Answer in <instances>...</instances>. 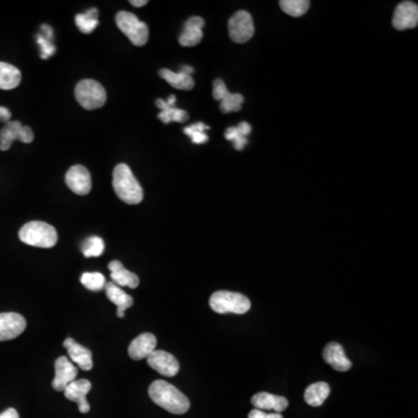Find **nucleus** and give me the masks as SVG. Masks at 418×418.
<instances>
[{
    "label": "nucleus",
    "mask_w": 418,
    "mask_h": 418,
    "mask_svg": "<svg viewBox=\"0 0 418 418\" xmlns=\"http://www.w3.org/2000/svg\"><path fill=\"white\" fill-rule=\"evenodd\" d=\"M251 125L247 122H240L238 127H230L226 130L224 137L228 141L234 143V148L238 152L243 150L244 147L247 145V136L250 135Z\"/></svg>",
    "instance_id": "26"
},
{
    "label": "nucleus",
    "mask_w": 418,
    "mask_h": 418,
    "mask_svg": "<svg viewBox=\"0 0 418 418\" xmlns=\"http://www.w3.org/2000/svg\"><path fill=\"white\" fill-rule=\"evenodd\" d=\"M180 73L188 75V76H192V73H195V69L192 66H181Z\"/></svg>",
    "instance_id": "37"
},
{
    "label": "nucleus",
    "mask_w": 418,
    "mask_h": 418,
    "mask_svg": "<svg viewBox=\"0 0 418 418\" xmlns=\"http://www.w3.org/2000/svg\"><path fill=\"white\" fill-rule=\"evenodd\" d=\"M82 251L85 257H100L105 251V242L98 236H91L82 242Z\"/></svg>",
    "instance_id": "30"
},
{
    "label": "nucleus",
    "mask_w": 418,
    "mask_h": 418,
    "mask_svg": "<svg viewBox=\"0 0 418 418\" xmlns=\"http://www.w3.org/2000/svg\"><path fill=\"white\" fill-rule=\"evenodd\" d=\"M159 76L175 89L190 91L195 87V80L192 76L183 73H172L171 70L161 69L159 71Z\"/></svg>",
    "instance_id": "27"
},
{
    "label": "nucleus",
    "mask_w": 418,
    "mask_h": 418,
    "mask_svg": "<svg viewBox=\"0 0 418 418\" xmlns=\"http://www.w3.org/2000/svg\"><path fill=\"white\" fill-rule=\"evenodd\" d=\"M19 238L21 242L30 247L49 249L55 247L59 235L53 226L41 221H32L21 228Z\"/></svg>",
    "instance_id": "3"
},
{
    "label": "nucleus",
    "mask_w": 418,
    "mask_h": 418,
    "mask_svg": "<svg viewBox=\"0 0 418 418\" xmlns=\"http://www.w3.org/2000/svg\"><path fill=\"white\" fill-rule=\"evenodd\" d=\"M204 20L200 17H192L185 23L184 30L179 37V43L183 47H195L202 40V28Z\"/></svg>",
    "instance_id": "19"
},
{
    "label": "nucleus",
    "mask_w": 418,
    "mask_h": 418,
    "mask_svg": "<svg viewBox=\"0 0 418 418\" xmlns=\"http://www.w3.org/2000/svg\"><path fill=\"white\" fill-rule=\"evenodd\" d=\"M157 338L150 333H141L140 336L133 339L128 348L129 357L134 360H142L148 358L156 350Z\"/></svg>",
    "instance_id": "17"
},
{
    "label": "nucleus",
    "mask_w": 418,
    "mask_h": 418,
    "mask_svg": "<svg viewBox=\"0 0 418 418\" xmlns=\"http://www.w3.org/2000/svg\"><path fill=\"white\" fill-rule=\"evenodd\" d=\"M109 270L111 271V278L112 283H116V286L129 287L132 290H135L140 285V279L135 273L127 270L121 262L119 260H113L109 264Z\"/></svg>",
    "instance_id": "20"
},
{
    "label": "nucleus",
    "mask_w": 418,
    "mask_h": 418,
    "mask_svg": "<svg viewBox=\"0 0 418 418\" xmlns=\"http://www.w3.org/2000/svg\"><path fill=\"white\" fill-rule=\"evenodd\" d=\"M252 405L258 410H273L274 412L281 414L288 407V401L283 396L273 395L270 393H258L252 398Z\"/></svg>",
    "instance_id": "21"
},
{
    "label": "nucleus",
    "mask_w": 418,
    "mask_h": 418,
    "mask_svg": "<svg viewBox=\"0 0 418 418\" xmlns=\"http://www.w3.org/2000/svg\"><path fill=\"white\" fill-rule=\"evenodd\" d=\"M330 394V386L326 382H316L308 386L305 392V401L312 407H319Z\"/></svg>",
    "instance_id": "25"
},
{
    "label": "nucleus",
    "mask_w": 418,
    "mask_h": 418,
    "mask_svg": "<svg viewBox=\"0 0 418 418\" xmlns=\"http://www.w3.org/2000/svg\"><path fill=\"white\" fill-rule=\"evenodd\" d=\"M280 8L290 17H302L309 10L310 1L308 0H281Z\"/></svg>",
    "instance_id": "29"
},
{
    "label": "nucleus",
    "mask_w": 418,
    "mask_h": 418,
    "mask_svg": "<svg viewBox=\"0 0 418 418\" xmlns=\"http://www.w3.org/2000/svg\"><path fill=\"white\" fill-rule=\"evenodd\" d=\"M33 140L34 133L30 127L21 125L20 121H8L0 130V150L6 152L14 141L30 143Z\"/></svg>",
    "instance_id": "8"
},
{
    "label": "nucleus",
    "mask_w": 418,
    "mask_h": 418,
    "mask_svg": "<svg viewBox=\"0 0 418 418\" xmlns=\"http://www.w3.org/2000/svg\"><path fill=\"white\" fill-rule=\"evenodd\" d=\"M91 388H92V383L89 380H86V379L75 380L64 389V396L70 401L76 402L80 412L86 414L90 412V405L86 400V396L89 394Z\"/></svg>",
    "instance_id": "15"
},
{
    "label": "nucleus",
    "mask_w": 418,
    "mask_h": 418,
    "mask_svg": "<svg viewBox=\"0 0 418 418\" xmlns=\"http://www.w3.org/2000/svg\"><path fill=\"white\" fill-rule=\"evenodd\" d=\"M71 362L76 364L82 371H91L93 367L92 352L85 346L80 345L73 338H66L63 343Z\"/></svg>",
    "instance_id": "16"
},
{
    "label": "nucleus",
    "mask_w": 418,
    "mask_h": 418,
    "mask_svg": "<svg viewBox=\"0 0 418 418\" xmlns=\"http://www.w3.org/2000/svg\"><path fill=\"white\" fill-rule=\"evenodd\" d=\"M37 44L41 47V57L43 60L49 59L53 56L55 51H56V47L54 46L53 41L43 37L42 34H39L37 37Z\"/></svg>",
    "instance_id": "33"
},
{
    "label": "nucleus",
    "mask_w": 418,
    "mask_h": 418,
    "mask_svg": "<svg viewBox=\"0 0 418 418\" xmlns=\"http://www.w3.org/2000/svg\"><path fill=\"white\" fill-rule=\"evenodd\" d=\"M113 188L120 200L137 204L143 200V188L127 164L116 165L113 171Z\"/></svg>",
    "instance_id": "2"
},
{
    "label": "nucleus",
    "mask_w": 418,
    "mask_h": 418,
    "mask_svg": "<svg viewBox=\"0 0 418 418\" xmlns=\"http://www.w3.org/2000/svg\"><path fill=\"white\" fill-rule=\"evenodd\" d=\"M418 6L412 1H403L396 7L393 27L398 30H412L417 27Z\"/></svg>",
    "instance_id": "14"
},
{
    "label": "nucleus",
    "mask_w": 418,
    "mask_h": 418,
    "mask_svg": "<svg viewBox=\"0 0 418 418\" xmlns=\"http://www.w3.org/2000/svg\"><path fill=\"white\" fill-rule=\"evenodd\" d=\"M26 319L18 313L0 314V342L17 338L26 329Z\"/></svg>",
    "instance_id": "13"
},
{
    "label": "nucleus",
    "mask_w": 418,
    "mask_h": 418,
    "mask_svg": "<svg viewBox=\"0 0 418 418\" xmlns=\"http://www.w3.org/2000/svg\"><path fill=\"white\" fill-rule=\"evenodd\" d=\"M149 396L156 405L176 415H183L190 409V400L177 387L164 381L156 380L149 387Z\"/></svg>",
    "instance_id": "1"
},
{
    "label": "nucleus",
    "mask_w": 418,
    "mask_h": 418,
    "mask_svg": "<svg viewBox=\"0 0 418 418\" xmlns=\"http://www.w3.org/2000/svg\"><path fill=\"white\" fill-rule=\"evenodd\" d=\"M209 306L215 313L242 315L250 310L251 302L243 294L219 290L211 294Z\"/></svg>",
    "instance_id": "4"
},
{
    "label": "nucleus",
    "mask_w": 418,
    "mask_h": 418,
    "mask_svg": "<svg viewBox=\"0 0 418 418\" xmlns=\"http://www.w3.org/2000/svg\"><path fill=\"white\" fill-rule=\"evenodd\" d=\"M208 129H209L208 125H204L202 122H198V123L186 127L184 129V133L191 137L192 142L195 145H204V143L208 142V136L204 133Z\"/></svg>",
    "instance_id": "32"
},
{
    "label": "nucleus",
    "mask_w": 418,
    "mask_h": 418,
    "mask_svg": "<svg viewBox=\"0 0 418 418\" xmlns=\"http://www.w3.org/2000/svg\"><path fill=\"white\" fill-rule=\"evenodd\" d=\"M78 369L68 357H60L55 362V378L53 380V388L57 392H64V389L71 382L76 380Z\"/></svg>",
    "instance_id": "12"
},
{
    "label": "nucleus",
    "mask_w": 418,
    "mask_h": 418,
    "mask_svg": "<svg viewBox=\"0 0 418 418\" xmlns=\"http://www.w3.org/2000/svg\"><path fill=\"white\" fill-rule=\"evenodd\" d=\"M156 106L161 109L159 114V119L168 125L170 122H184L188 120V113L184 109H177L175 105H168V102L163 99L156 100Z\"/></svg>",
    "instance_id": "23"
},
{
    "label": "nucleus",
    "mask_w": 418,
    "mask_h": 418,
    "mask_svg": "<svg viewBox=\"0 0 418 418\" xmlns=\"http://www.w3.org/2000/svg\"><path fill=\"white\" fill-rule=\"evenodd\" d=\"M247 418H283L281 414L278 412H265L263 410H258V409H254L251 410L250 414L247 416Z\"/></svg>",
    "instance_id": "34"
},
{
    "label": "nucleus",
    "mask_w": 418,
    "mask_h": 418,
    "mask_svg": "<svg viewBox=\"0 0 418 418\" xmlns=\"http://www.w3.org/2000/svg\"><path fill=\"white\" fill-rule=\"evenodd\" d=\"M213 97L215 100L220 102L221 112L224 114L231 112H238L243 105L244 98L238 93H230L223 80H216L213 84Z\"/></svg>",
    "instance_id": "9"
},
{
    "label": "nucleus",
    "mask_w": 418,
    "mask_h": 418,
    "mask_svg": "<svg viewBox=\"0 0 418 418\" xmlns=\"http://www.w3.org/2000/svg\"><path fill=\"white\" fill-rule=\"evenodd\" d=\"M116 25L134 46L142 47L148 42V26L147 23L139 20L135 14L121 11L116 14Z\"/></svg>",
    "instance_id": "6"
},
{
    "label": "nucleus",
    "mask_w": 418,
    "mask_h": 418,
    "mask_svg": "<svg viewBox=\"0 0 418 418\" xmlns=\"http://www.w3.org/2000/svg\"><path fill=\"white\" fill-rule=\"evenodd\" d=\"M77 27L78 30L84 34H91L93 30L98 27V10L97 8H91L87 11L86 13L77 14L76 18Z\"/></svg>",
    "instance_id": "28"
},
{
    "label": "nucleus",
    "mask_w": 418,
    "mask_h": 418,
    "mask_svg": "<svg viewBox=\"0 0 418 418\" xmlns=\"http://www.w3.org/2000/svg\"><path fill=\"white\" fill-rule=\"evenodd\" d=\"M148 364L152 369H155L156 372L164 376H175L178 374L179 362L171 353L165 352L161 350H155L150 356L147 358Z\"/></svg>",
    "instance_id": "11"
},
{
    "label": "nucleus",
    "mask_w": 418,
    "mask_h": 418,
    "mask_svg": "<svg viewBox=\"0 0 418 418\" xmlns=\"http://www.w3.org/2000/svg\"><path fill=\"white\" fill-rule=\"evenodd\" d=\"M80 283L90 290H102L105 288L106 278L99 272H86L82 273Z\"/></svg>",
    "instance_id": "31"
},
{
    "label": "nucleus",
    "mask_w": 418,
    "mask_h": 418,
    "mask_svg": "<svg viewBox=\"0 0 418 418\" xmlns=\"http://www.w3.org/2000/svg\"><path fill=\"white\" fill-rule=\"evenodd\" d=\"M66 183L68 188L78 195H89L92 188V179L89 170L82 165H75L66 172Z\"/></svg>",
    "instance_id": "10"
},
{
    "label": "nucleus",
    "mask_w": 418,
    "mask_h": 418,
    "mask_svg": "<svg viewBox=\"0 0 418 418\" xmlns=\"http://www.w3.org/2000/svg\"><path fill=\"white\" fill-rule=\"evenodd\" d=\"M105 290L106 295L109 297V301H112L118 307L116 315L120 319H123L125 310L133 306L134 299L129 294L125 293L121 287L116 286V283H106Z\"/></svg>",
    "instance_id": "22"
},
{
    "label": "nucleus",
    "mask_w": 418,
    "mask_h": 418,
    "mask_svg": "<svg viewBox=\"0 0 418 418\" xmlns=\"http://www.w3.org/2000/svg\"><path fill=\"white\" fill-rule=\"evenodd\" d=\"M20 82V70L8 63L0 62V90L16 89Z\"/></svg>",
    "instance_id": "24"
},
{
    "label": "nucleus",
    "mask_w": 418,
    "mask_h": 418,
    "mask_svg": "<svg viewBox=\"0 0 418 418\" xmlns=\"http://www.w3.org/2000/svg\"><path fill=\"white\" fill-rule=\"evenodd\" d=\"M323 358L338 372H346L352 366L339 343H329L323 350Z\"/></svg>",
    "instance_id": "18"
},
{
    "label": "nucleus",
    "mask_w": 418,
    "mask_h": 418,
    "mask_svg": "<svg viewBox=\"0 0 418 418\" xmlns=\"http://www.w3.org/2000/svg\"><path fill=\"white\" fill-rule=\"evenodd\" d=\"M168 102V105H175L176 97L175 96L168 97V102Z\"/></svg>",
    "instance_id": "39"
},
{
    "label": "nucleus",
    "mask_w": 418,
    "mask_h": 418,
    "mask_svg": "<svg viewBox=\"0 0 418 418\" xmlns=\"http://www.w3.org/2000/svg\"><path fill=\"white\" fill-rule=\"evenodd\" d=\"M0 418H19V414L16 409L10 408L0 414Z\"/></svg>",
    "instance_id": "36"
},
{
    "label": "nucleus",
    "mask_w": 418,
    "mask_h": 418,
    "mask_svg": "<svg viewBox=\"0 0 418 418\" xmlns=\"http://www.w3.org/2000/svg\"><path fill=\"white\" fill-rule=\"evenodd\" d=\"M130 4H132L133 6L142 7L145 6V5H147L148 1H147V0H132Z\"/></svg>",
    "instance_id": "38"
},
{
    "label": "nucleus",
    "mask_w": 418,
    "mask_h": 418,
    "mask_svg": "<svg viewBox=\"0 0 418 418\" xmlns=\"http://www.w3.org/2000/svg\"><path fill=\"white\" fill-rule=\"evenodd\" d=\"M11 118H12V113L10 109L0 106V123H7L11 121Z\"/></svg>",
    "instance_id": "35"
},
{
    "label": "nucleus",
    "mask_w": 418,
    "mask_h": 418,
    "mask_svg": "<svg viewBox=\"0 0 418 418\" xmlns=\"http://www.w3.org/2000/svg\"><path fill=\"white\" fill-rule=\"evenodd\" d=\"M75 97L82 109L87 111L100 109L107 100V93L104 86L93 80H84L78 82L75 89Z\"/></svg>",
    "instance_id": "5"
},
{
    "label": "nucleus",
    "mask_w": 418,
    "mask_h": 418,
    "mask_svg": "<svg viewBox=\"0 0 418 418\" xmlns=\"http://www.w3.org/2000/svg\"><path fill=\"white\" fill-rule=\"evenodd\" d=\"M231 40L236 43H245L254 37V19L245 11H238L228 23Z\"/></svg>",
    "instance_id": "7"
}]
</instances>
